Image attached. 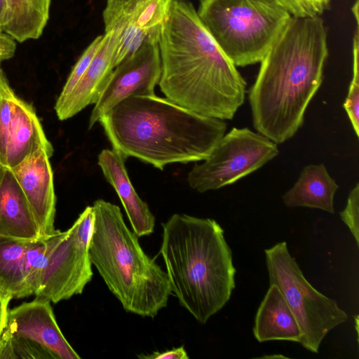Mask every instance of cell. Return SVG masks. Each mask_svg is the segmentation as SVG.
<instances>
[{"mask_svg":"<svg viewBox=\"0 0 359 359\" xmlns=\"http://www.w3.org/2000/svg\"><path fill=\"white\" fill-rule=\"evenodd\" d=\"M166 98L196 114L231 120L246 82L201 21L193 4L174 0L158 41Z\"/></svg>","mask_w":359,"mask_h":359,"instance_id":"1","label":"cell"},{"mask_svg":"<svg viewBox=\"0 0 359 359\" xmlns=\"http://www.w3.org/2000/svg\"><path fill=\"white\" fill-rule=\"evenodd\" d=\"M328 56L320 15L293 17L261 60L248 90L255 129L276 144L292 137L320 88Z\"/></svg>","mask_w":359,"mask_h":359,"instance_id":"2","label":"cell"},{"mask_svg":"<svg viewBox=\"0 0 359 359\" xmlns=\"http://www.w3.org/2000/svg\"><path fill=\"white\" fill-rule=\"evenodd\" d=\"M112 149L163 170L168 164L205 160L227 125L156 95L130 96L99 121Z\"/></svg>","mask_w":359,"mask_h":359,"instance_id":"3","label":"cell"},{"mask_svg":"<svg viewBox=\"0 0 359 359\" xmlns=\"http://www.w3.org/2000/svg\"><path fill=\"white\" fill-rule=\"evenodd\" d=\"M162 229L160 253L171 292L205 324L235 288L236 270L224 229L212 219L177 213L162 223Z\"/></svg>","mask_w":359,"mask_h":359,"instance_id":"4","label":"cell"},{"mask_svg":"<svg viewBox=\"0 0 359 359\" xmlns=\"http://www.w3.org/2000/svg\"><path fill=\"white\" fill-rule=\"evenodd\" d=\"M92 207V264L126 311L154 318L172 294L166 271L144 252L118 205L97 199Z\"/></svg>","mask_w":359,"mask_h":359,"instance_id":"5","label":"cell"},{"mask_svg":"<svg viewBox=\"0 0 359 359\" xmlns=\"http://www.w3.org/2000/svg\"><path fill=\"white\" fill-rule=\"evenodd\" d=\"M196 12L236 67L260 62L292 18L280 0H201Z\"/></svg>","mask_w":359,"mask_h":359,"instance_id":"6","label":"cell"},{"mask_svg":"<svg viewBox=\"0 0 359 359\" xmlns=\"http://www.w3.org/2000/svg\"><path fill=\"white\" fill-rule=\"evenodd\" d=\"M269 284L280 290L302 332L299 344L318 353L327 334L346 321L348 316L336 301L316 290L305 278L290 255L287 243H278L264 250Z\"/></svg>","mask_w":359,"mask_h":359,"instance_id":"7","label":"cell"},{"mask_svg":"<svg viewBox=\"0 0 359 359\" xmlns=\"http://www.w3.org/2000/svg\"><path fill=\"white\" fill-rule=\"evenodd\" d=\"M93 219V207L88 205L69 229L49 236L37 297L55 304L83 292L93 276L89 256Z\"/></svg>","mask_w":359,"mask_h":359,"instance_id":"8","label":"cell"},{"mask_svg":"<svg viewBox=\"0 0 359 359\" xmlns=\"http://www.w3.org/2000/svg\"><path fill=\"white\" fill-rule=\"evenodd\" d=\"M277 144L248 128H232L204 162L188 173L189 187L203 193L231 184L278 156Z\"/></svg>","mask_w":359,"mask_h":359,"instance_id":"9","label":"cell"},{"mask_svg":"<svg viewBox=\"0 0 359 359\" xmlns=\"http://www.w3.org/2000/svg\"><path fill=\"white\" fill-rule=\"evenodd\" d=\"M50 302L37 297L8 311L1 337L11 359H79L62 333Z\"/></svg>","mask_w":359,"mask_h":359,"instance_id":"10","label":"cell"},{"mask_svg":"<svg viewBox=\"0 0 359 359\" xmlns=\"http://www.w3.org/2000/svg\"><path fill=\"white\" fill-rule=\"evenodd\" d=\"M173 1L107 0L102 15L116 42L114 67L143 44L158 43Z\"/></svg>","mask_w":359,"mask_h":359,"instance_id":"11","label":"cell"},{"mask_svg":"<svg viewBox=\"0 0 359 359\" xmlns=\"http://www.w3.org/2000/svg\"><path fill=\"white\" fill-rule=\"evenodd\" d=\"M161 75L158 43H146L114 69L100 97L91 111L88 128L126 98L155 95Z\"/></svg>","mask_w":359,"mask_h":359,"instance_id":"12","label":"cell"},{"mask_svg":"<svg viewBox=\"0 0 359 359\" xmlns=\"http://www.w3.org/2000/svg\"><path fill=\"white\" fill-rule=\"evenodd\" d=\"M50 157L41 148L11 168L27 200L41 238L56 231L54 227L56 196Z\"/></svg>","mask_w":359,"mask_h":359,"instance_id":"13","label":"cell"},{"mask_svg":"<svg viewBox=\"0 0 359 359\" xmlns=\"http://www.w3.org/2000/svg\"><path fill=\"white\" fill-rule=\"evenodd\" d=\"M116 46L113 35L104 32L94 57L78 83L60 104L55 106L60 120L68 119L97 102L115 67Z\"/></svg>","mask_w":359,"mask_h":359,"instance_id":"14","label":"cell"},{"mask_svg":"<svg viewBox=\"0 0 359 359\" xmlns=\"http://www.w3.org/2000/svg\"><path fill=\"white\" fill-rule=\"evenodd\" d=\"M126 159L117 151L106 149L99 154L97 164L116 192L133 231L138 237L149 236L154 231L155 217L135 191L126 168Z\"/></svg>","mask_w":359,"mask_h":359,"instance_id":"15","label":"cell"},{"mask_svg":"<svg viewBox=\"0 0 359 359\" xmlns=\"http://www.w3.org/2000/svg\"><path fill=\"white\" fill-rule=\"evenodd\" d=\"M0 236L33 241L38 224L11 168L0 164Z\"/></svg>","mask_w":359,"mask_h":359,"instance_id":"16","label":"cell"},{"mask_svg":"<svg viewBox=\"0 0 359 359\" xmlns=\"http://www.w3.org/2000/svg\"><path fill=\"white\" fill-rule=\"evenodd\" d=\"M41 148L52 156L53 145L47 139L34 109L15 93L12 101L6 166L10 168L15 167Z\"/></svg>","mask_w":359,"mask_h":359,"instance_id":"17","label":"cell"},{"mask_svg":"<svg viewBox=\"0 0 359 359\" xmlns=\"http://www.w3.org/2000/svg\"><path fill=\"white\" fill-rule=\"evenodd\" d=\"M253 334L259 342L301 341L299 323L280 289L274 284L270 285L257 309Z\"/></svg>","mask_w":359,"mask_h":359,"instance_id":"18","label":"cell"},{"mask_svg":"<svg viewBox=\"0 0 359 359\" xmlns=\"http://www.w3.org/2000/svg\"><path fill=\"white\" fill-rule=\"evenodd\" d=\"M339 185L323 163L306 165L294 184L282 196L289 208H317L333 214Z\"/></svg>","mask_w":359,"mask_h":359,"instance_id":"19","label":"cell"},{"mask_svg":"<svg viewBox=\"0 0 359 359\" xmlns=\"http://www.w3.org/2000/svg\"><path fill=\"white\" fill-rule=\"evenodd\" d=\"M51 0H4L2 30L18 42L37 39L49 18Z\"/></svg>","mask_w":359,"mask_h":359,"instance_id":"20","label":"cell"},{"mask_svg":"<svg viewBox=\"0 0 359 359\" xmlns=\"http://www.w3.org/2000/svg\"><path fill=\"white\" fill-rule=\"evenodd\" d=\"M30 241L0 236V296H29L25 284V252Z\"/></svg>","mask_w":359,"mask_h":359,"instance_id":"21","label":"cell"},{"mask_svg":"<svg viewBox=\"0 0 359 359\" xmlns=\"http://www.w3.org/2000/svg\"><path fill=\"white\" fill-rule=\"evenodd\" d=\"M49 246V236L30 241L25 252V284L29 295L39 290Z\"/></svg>","mask_w":359,"mask_h":359,"instance_id":"22","label":"cell"},{"mask_svg":"<svg viewBox=\"0 0 359 359\" xmlns=\"http://www.w3.org/2000/svg\"><path fill=\"white\" fill-rule=\"evenodd\" d=\"M356 29L353 43V76L347 97L344 103L353 130L359 137V32L358 20H355Z\"/></svg>","mask_w":359,"mask_h":359,"instance_id":"23","label":"cell"},{"mask_svg":"<svg viewBox=\"0 0 359 359\" xmlns=\"http://www.w3.org/2000/svg\"><path fill=\"white\" fill-rule=\"evenodd\" d=\"M102 39V35L97 36L83 51L70 72L55 106L60 104L78 83L94 57Z\"/></svg>","mask_w":359,"mask_h":359,"instance_id":"24","label":"cell"},{"mask_svg":"<svg viewBox=\"0 0 359 359\" xmlns=\"http://www.w3.org/2000/svg\"><path fill=\"white\" fill-rule=\"evenodd\" d=\"M15 94L6 81L0 98V164L6 165V150L11 123L13 97Z\"/></svg>","mask_w":359,"mask_h":359,"instance_id":"25","label":"cell"},{"mask_svg":"<svg viewBox=\"0 0 359 359\" xmlns=\"http://www.w3.org/2000/svg\"><path fill=\"white\" fill-rule=\"evenodd\" d=\"M341 220L348 227L359 247V184L349 193L345 208L339 212Z\"/></svg>","mask_w":359,"mask_h":359,"instance_id":"26","label":"cell"},{"mask_svg":"<svg viewBox=\"0 0 359 359\" xmlns=\"http://www.w3.org/2000/svg\"><path fill=\"white\" fill-rule=\"evenodd\" d=\"M298 17L320 15L329 5L330 0H297Z\"/></svg>","mask_w":359,"mask_h":359,"instance_id":"27","label":"cell"},{"mask_svg":"<svg viewBox=\"0 0 359 359\" xmlns=\"http://www.w3.org/2000/svg\"><path fill=\"white\" fill-rule=\"evenodd\" d=\"M16 50L15 40L8 34L0 29V65L15 54Z\"/></svg>","mask_w":359,"mask_h":359,"instance_id":"28","label":"cell"},{"mask_svg":"<svg viewBox=\"0 0 359 359\" xmlns=\"http://www.w3.org/2000/svg\"><path fill=\"white\" fill-rule=\"evenodd\" d=\"M138 358L144 359H187L189 355L184 346L174 348L163 352H154L147 355H138Z\"/></svg>","mask_w":359,"mask_h":359,"instance_id":"29","label":"cell"},{"mask_svg":"<svg viewBox=\"0 0 359 359\" xmlns=\"http://www.w3.org/2000/svg\"><path fill=\"white\" fill-rule=\"evenodd\" d=\"M10 299L4 298L0 296V331H2L6 325L7 314H8V305Z\"/></svg>","mask_w":359,"mask_h":359,"instance_id":"30","label":"cell"},{"mask_svg":"<svg viewBox=\"0 0 359 359\" xmlns=\"http://www.w3.org/2000/svg\"><path fill=\"white\" fill-rule=\"evenodd\" d=\"M290 13L296 11L297 8V0H280Z\"/></svg>","mask_w":359,"mask_h":359,"instance_id":"31","label":"cell"},{"mask_svg":"<svg viewBox=\"0 0 359 359\" xmlns=\"http://www.w3.org/2000/svg\"><path fill=\"white\" fill-rule=\"evenodd\" d=\"M5 5L4 0H0V29H2L4 17Z\"/></svg>","mask_w":359,"mask_h":359,"instance_id":"32","label":"cell"},{"mask_svg":"<svg viewBox=\"0 0 359 359\" xmlns=\"http://www.w3.org/2000/svg\"><path fill=\"white\" fill-rule=\"evenodd\" d=\"M6 81H7V79H6L2 69L0 67V98H1V95L3 86Z\"/></svg>","mask_w":359,"mask_h":359,"instance_id":"33","label":"cell"},{"mask_svg":"<svg viewBox=\"0 0 359 359\" xmlns=\"http://www.w3.org/2000/svg\"><path fill=\"white\" fill-rule=\"evenodd\" d=\"M2 331H3V330H2ZM2 331H0V337H1V334Z\"/></svg>","mask_w":359,"mask_h":359,"instance_id":"34","label":"cell"}]
</instances>
